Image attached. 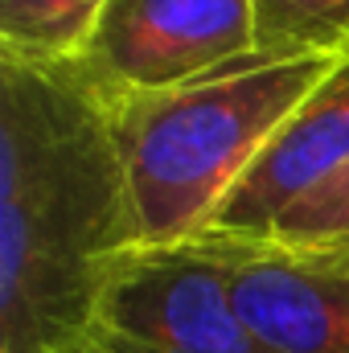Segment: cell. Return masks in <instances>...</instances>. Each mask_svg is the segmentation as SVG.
<instances>
[{
	"label": "cell",
	"instance_id": "cell-1",
	"mask_svg": "<svg viewBox=\"0 0 349 353\" xmlns=\"http://www.w3.org/2000/svg\"><path fill=\"white\" fill-rule=\"evenodd\" d=\"M140 247L99 87L79 62L0 50V353H87L99 296Z\"/></svg>",
	"mask_w": 349,
	"mask_h": 353
},
{
	"label": "cell",
	"instance_id": "cell-2",
	"mask_svg": "<svg viewBox=\"0 0 349 353\" xmlns=\"http://www.w3.org/2000/svg\"><path fill=\"white\" fill-rule=\"evenodd\" d=\"M341 62H271L210 83L107 99L144 247L206 234L263 148Z\"/></svg>",
	"mask_w": 349,
	"mask_h": 353
},
{
	"label": "cell",
	"instance_id": "cell-3",
	"mask_svg": "<svg viewBox=\"0 0 349 353\" xmlns=\"http://www.w3.org/2000/svg\"><path fill=\"white\" fill-rule=\"evenodd\" d=\"M87 353H271L235 304L214 234L119 259Z\"/></svg>",
	"mask_w": 349,
	"mask_h": 353
},
{
	"label": "cell",
	"instance_id": "cell-4",
	"mask_svg": "<svg viewBox=\"0 0 349 353\" xmlns=\"http://www.w3.org/2000/svg\"><path fill=\"white\" fill-rule=\"evenodd\" d=\"M74 62L103 99L255 70V0H107Z\"/></svg>",
	"mask_w": 349,
	"mask_h": 353
},
{
	"label": "cell",
	"instance_id": "cell-5",
	"mask_svg": "<svg viewBox=\"0 0 349 353\" xmlns=\"http://www.w3.org/2000/svg\"><path fill=\"white\" fill-rule=\"evenodd\" d=\"M214 243L239 312L271 353H349V247H283L235 234H214Z\"/></svg>",
	"mask_w": 349,
	"mask_h": 353
},
{
	"label": "cell",
	"instance_id": "cell-6",
	"mask_svg": "<svg viewBox=\"0 0 349 353\" xmlns=\"http://www.w3.org/2000/svg\"><path fill=\"white\" fill-rule=\"evenodd\" d=\"M341 161H349V58L279 128L251 173L222 201L210 230L235 239H267L275 218Z\"/></svg>",
	"mask_w": 349,
	"mask_h": 353
},
{
	"label": "cell",
	"instance_id": "cell-7",
	"mask_svg": "<svg viewBox=\"0 0 349 353\" xmlns=\"http://www.w3.org/2000/svg\"><path fill=\"white\" fill-rule=\"evenodd\" d=\"M349 58V0H255V62Z\"/></svg>",
	"mask_w": 349,
	"mask_h": 353
},
{
	"label": "cell",
	"instance_id": "cell-8",
	"mask_svg": "<svg viewBox=\"0 0 349 353\" xmlns=\"http://www.w3.org/2000/svg\"><path fill=\"white\" fill-rule=\"evenodd\" d=\"M107 0H0V50L37 62H74Z\"/></svg>",
	"mask_w": 349,
	"mask_h": 353
},
{
	"label": "cell",
	"instance_id": "cell-9",
	"mask_svg": "<svg viewBox=\"0 0 349 353\" xmlns=\"http://www.w3.org/2000/svg\"><path fill=\"white\" fill-rule=\"evenodd\" d=\"M283 247H349V161L300 193L267 230Z\"/></svg>",
	"mask_w": 349,
	"mask_h": 353
}]
</instances>
